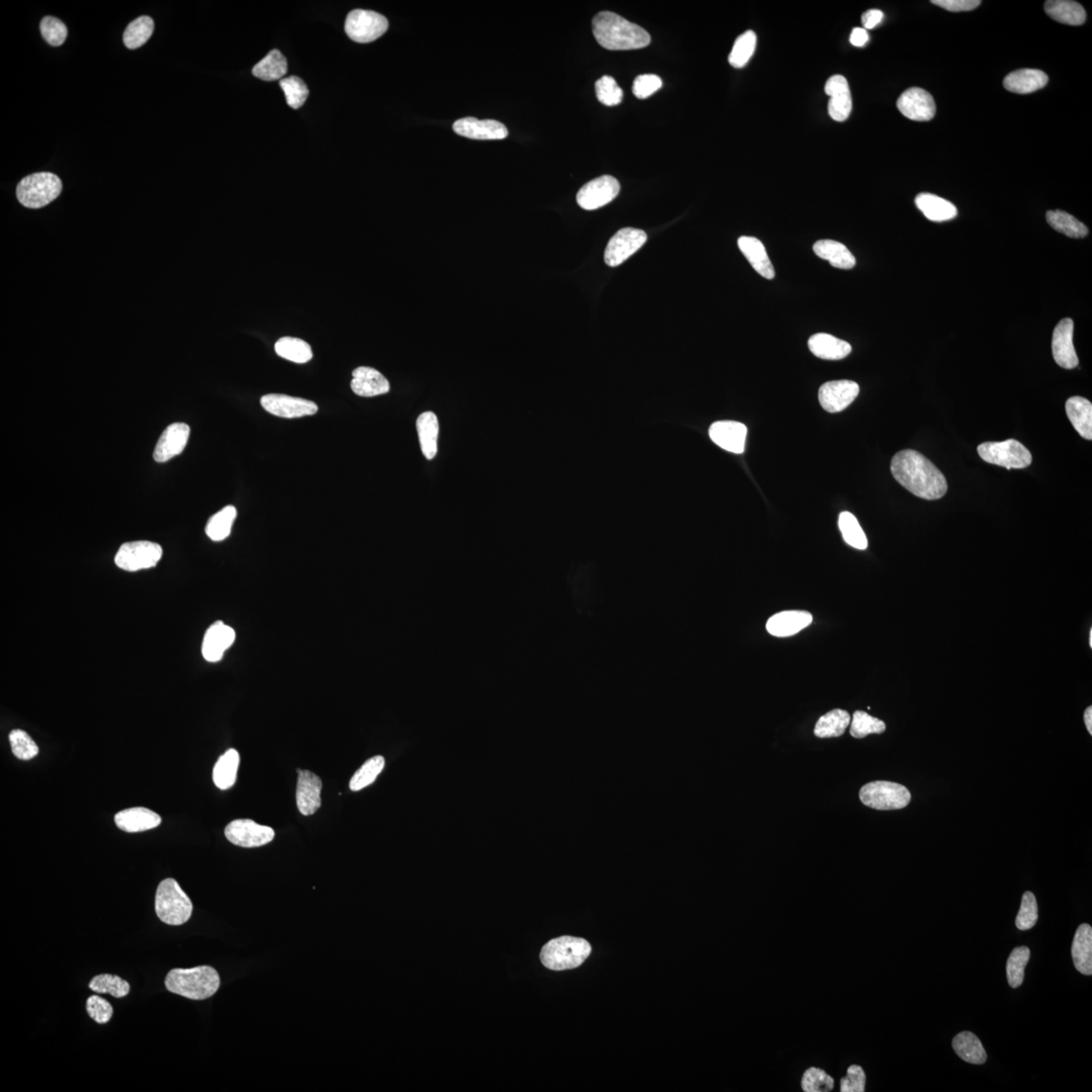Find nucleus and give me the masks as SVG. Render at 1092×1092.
Wrapping results in <instances>:
<instances>
[{"label": "nucleus", "instance_id": "obj_18", "mask_svg": "<svg viewBox=\"0 0 1092 1092\" xmlns=\"http://www.w3.org/2000/svg\"><path fill=\"white\" fill-rule=\"evenodd\" d=\"M1073 330H1075V323L1067 318L1059 322L1053 333V357L1058 366L1065 370H1072L1080 363L1073 345Z\"/></svg>", "mask_w": 1092, "mask_h": 1092}, {"label": "nucleus", "instance_id": "obj_63", "mask_svg": "<svg viewBox=\"0 0 1092 1092\" xmlns=\"http://www.w3.org/2000/svg\"><path fill=\"white\" fill-rule=\"evenodd\" d=\"M1090 648H1092V629L1090 630Z\"/></svg>", "mask_w": 1092, "mask_h": 1092}, {"label": "nucleus", "instance_id": "obj_20", "mask_svg": "<svg viewBox=\"0 0 1092 1092\" xmlns=\"http://www.w3.org/2000/svg\"><path fill=\"white\" fill-rule=\"evenodd\" d=\"M191 428L186 423H174L163 431L156 444L155 462L166 463L182 453L190 439Z\"/></svg>", "mask_w": 1092, "mask_h": 1092}, {"label": "nucleus", "instance_id": "obj_46", "mask_svg": "<svg viewBox=\"0 0 1092 1092\" xmlns=\"http://www.w3.org/2000/svg\"><path fill=\"white\" fill-rule=\"evenodd\" d=\"M1030 949L1026 946L1013 949L1007 963V975L1011 988H1017L1024 983L1025 968L1030 961Z\"/></svg>", "mask_w": 1092, "mask_h": 1092}, {"label": "nucleus", "instance_id": "obj_27", "mask_svg": "<svg viewBox=\"0 0 1092 1092\" xmlns=\"http://www.w3.org/2000/svg\"><path fill=\"white\" fill-rule=\"evenodd\" d=\"M1049 77L1036 69H1021L1010 73L1003 80L1004 89L1017 95L1031 94L1047 85Z\"/></svg>", "mask_w": 1092, "mask_h": 1092}, {"label": "nucleus", "instance_id": "obj_2", "mask_svg": "<svg viewBox=\"0 0 1092 1092\" xmlns=\"http://www.w3.org/2000/svg\"><path fill=\"white\" fill-rule=\"evenodd\" d=\"M592 27L598 43L607 50H637L651 43V36L643 27L615 12H599L593 18Z\"/></svg>", "mask_w": 1092, "mask_h": 1092}, {"label": "nucleus", "instance_id": "obj_13", "mask_svg": "<svg viewBox=\"0 0 1092 1092\" xmlns=\"http://www.w3.org/2000/svg\"><path fill=\"white\" fill-rule=\"evenodd\" d=\"M619 182L611 175H603L580 188L577 195V201L584 210H597L609 204L619 196Z\"/></svg>", "mask_w": 1092, "mask_h": 1092}, {"label": "nucleus", "instance_id": "obj_61", "mask_svg": "<svg viewBox=\"0 0 1092 1092\" xmlns=\"http://www.w3.org/2000/svg\"><path fill=\"white\" fill-rule=\"evenodd\" d=\"M869 40L870 36L868 31L865 30L864 27H855L850 36L851 44L855 46V47H864V46L868 43Z\"/></svg>", "mask_w": 1092, "mask_h": 1092}, {"label": "nucleus", "instance_id": "obj_30", "mask_svg": "<svg viewBox=\"0 0 1092 1092\" xmlns=\"http://www.w3.org/2000/svg\"><path fill=\"white\" fill-rule=\"evenodd\" d=\"M916 206L925 218L933 222H944L956 218L958 210L951 201L942 199L933 193H920L915 199Z\"/></svg>", "mask_w": 1092, "mask_h": 1092}, {"label": "nucleus", "instance_id": "obj_10", "mask_svg": "<svg viewBox=\"0 0 1092 1092\" xmlns=\"http://www.w3.org/2000/svg\"><path fill=\"white\" fill-rule=\"evenodd\" d=\"M389 22L384 16L372 11L356 9L349 12L345 22V32L357 43L366 44L376 41L388 31Z\"/></svg>", "mask_w": 1092, "mask_h": 1092}, {"label": "nucleus", "instance_id": "obj_19", "mask_svg": "<svg viewBox=\"0 0 1092 1092\" xmlns=\"http://www.w3.org/2000/svg\"><path fill=\"white\" fill-rule=\"evenodd\" d=\"M824 91L829 96V116L833 121L845 122L850 117L852 109L849 82L846 77L838 75L829 77Z\"/></svg>", "mask_w": 1092, "mask_h": 1092}, {"label": "nucleus", "instance_id": "obj_31", "mask_svg": "<svg viewBox=\"0 0 1092 1092\" xmlns=\"http://www.w3.org/2000/svg\"><path fill=\"white\" fill-rule=\"evenodd\" d=\"M1075 968L1084 975L1092 974V929L1084 924L1078 927L1071 948Z\"/></svg>", "mask_w": 1092, "mask_h": 1092}, {"label": "nucleus", "instance_id": "obj_42", "mask_svg": "<svg viewBox=\"0 0 1092 1092\" xmlns=\"http://www.w3.org/2000/svg\"><path fill=\"white\" fill-rule=\"evenodd\" d=\"M274 349L279 357L296 363H306L313 358L310 345L298 338H280L275 343Z\"/></svg>", "mask_w": 1092, "mask_h": 1092}, {"label": "nucleus", "instance_id": "obj_37", "mask_svg": "<svg viewBox=\"0 0 1092 1092\" xmlns=\"http://www.w3.org/2000/svg\"><path fill=\"white\" fill-rule=\"evenodd\" d=\"M953 1048L956 1054L964 1061L981 1065L988 1060L983 1043L978 1036L971 1031H962L953 1040Z\"/></svg>", "mask_w": 1092, "mask_h": 1092}, {"label": "nucleus", "instance_id": "obj_45", "mask_svg": "<svg viewBox=\"0 0 1092 1092\" xmlns=\"http://www.w3.org/2000/svg\"><path fill=\"white\" fill-rule=\"evenodd\" d=\"M757 47V35L753 31H746L737 36L732 47L728 62L735 68H743L752 58Z\"/></svg>", "mask_w": 1092, "mask_h": 1092}, {"label": "nucleus", "instance_id": "obj_1", "mask_svg": "<svg viewBox=\"0 0 1092 1092\" xmlns=\"http://www.w3.org/2000/svg\"><path fill=\"white\" fill-rule=\"evenodd\" d=\"M891 473L903 488L921 499H941L948 491V483L941 471L915 450H902L894 455Z\"/></svg>", "mask_w": 1092, "mask_h": 1092}, {"label": "nucleus", "instance_id": "obj_52", "mask_svg": "<svg viewBox=\"0 0 1092 1092\" xmlns=\"http://www.w3.org/2000/svg\"><path fill=\"white\" fill-rule=\"evenodd\" d=\"M801 1087L805 1092H827L835 1087V1080L826 1071L811 1067L804 1072Z\"/></svg>", "mask_w": 1092, "mask_h": 1092}, {"label": "nucleus", "instance_id": "obj_24", "mask_svg": "<svg viewBox=\"0 0 1092 1092\" xmlns=\"http://www.w3.org/2000/svg\"><path fill=\"white\" fill-rule=\"evenodd\" d=\"M813 617L806 611L777 613L767 622L768 633L777 638L792 637L813 624Z\"/></svg>", "mask_w": 1092, "mask_h": 1092}, {"label": "nucleus", "instance_id": "obj_28", "mask_svg": "<svg viewBox=\"0 0 1092 1092\" xmlns=\"http://www.w3.org/2000/svg\"><path fill=\"white\" fill-rule=\"evenodd\" d=\"M737 244L746 260L760 275L767 279L775 278V269L769 260L766 248L759 239L743 236L739 239Z\"/></svg>", "mask_w": 1092, "mask_h": 1092}, {"label": "nucleus", "instance_id": "obj_3", "mask_svg": "<svg viewBox=\"0 0 1092 1092\" xmlns=\"http://www.w3.org/2000/svg\"><path fill=\"white\" fill-rule=\"evenodd\" d=\"M220 984L219 973L211 966L173 969L165 979L168 992L192 1001H204L213 997L218 992Z\"/></svg>", "mask_w": 1092, "mask_h": 1092}, {"label": "nucleus", "instance_id": "obj_26", "mask_svg": "<svg viewBox=\"0 0 1092 1092\" xmlns=\"http://www.w3.org/2000/svg\"><path fill=\"white\" fill-rule=\"evenodd\" d=\"M114 823L124 832H141L160 826L161 818L148 808H133L119 811Z\"/></svg>", "mask_w": 1092, "mask_h": 1092}, {"label": "nucleus", "instance_id": "obj_33", "mask_svg": "<svg viewBox=\"0 0 1092 1092\" xmlns=\"http://www.w3.org/2000/svg\"><path fill=\"white\" fill-rule=\"evenodd\" d=\"M1045 12L1054 21L1064 25L1080 26L1086 20L1085 8L1076 2L1049 0L1045 3Z\"/></svg>", "mask_w": 1092, "mask_h": 1092}, {"label": "nucleus", "instance_id": "obj_4", "mask_svg": "<svg viewBox=\"0 0 1092 1092\" xmlns=\"http://www.w3.org/2000/svg\"><path fill=\"white\" fill-rule=\"evenodd\" d=\"M591 952L592 947L587 939L564 935L551 939L543 946L541 961L551 970L575 969L588 959Z\"/></svg>", "mask_w": 1092, "mask_h": 1092}, {"label": "nucleus", "instance_id": "obj_43", "mask_svg": "<svg viewBox=\"0 0 1092 1092\" xmlns=\"http://www.w3.org/2000/svg\"><path fill=\"white\" fill-rule=\"evenodd\" d=\"M154 32V22L150 17L143 16L136 18L127 27L124 33V43L128 49L135 50L142 47L151 38Z\"/></svg>", "mask_w": 1092, "mask_h": 1092}, {"label": "nucleus", "instance_id": "obj_59", "mask_svg": "<svg viewBox=\"0 0 1092 1092\" xmlns=\"http://www.w3.org/2000/svg\"><path fill=\"white\" fill-rule=\"evenodd\" d=\"M933 4L953 12H970L978 7L980 0H933Z\"/></svg>", "mask_w": 1092, "mask_h": 1092}, {"label": "nucleus", "instance_id": "obj_25", "mask_svg": "<svg viewBox=\"0 0 1092 1092\" xmlns=\"http://www.w3.org/2000/svg\"><path fill=\"white\" fill-rule=\"evenodd\" d=\"M352 390L359 397H376L390 391V382L372 367H357L352 372Z\"/></svg>", "mask_w": 1092, "mask_h": 1092}, {"label": "nucleus", "instance_id": "obj_35", "mask_svg": "<svg viewBox=\"0 0 1092 1092\" xmlns=\"http://www.w3.org/2000/svg\"><path fill=\"white\" fill-rule=\"evenodd\" d=\"M417 431L424 456L428 460L434 459L437 454V439L439 433V423L436 415L430 411L421 414L417 419Z\"/></svg>", "mask_w": 1092, "mask_h": 1092}, {"label": "nucleus", "instance_id": "obj_29", "mask_svg": "<svg viewBox=\"0 0 1092 1092\" xmlns=\"http://www.w3.org/2000/svg\"><path fill=\"white\" fill-rule=\"evenodd\" d=\"M808 347L813 356L826 361H841L852 352V347L847 341L837 339L826 333H818L808 340Z\"/></svg>", "mask_w": 1092, "mask_h": 1092}, {"label": "nucleus", "instance_id": "obj_47", "mask_svg": "<svg viewBox=\"0 0 1092 1092\" xmlns=\"http://www.w3.org/2000/svg\"><path fill=\"white\" fill-rule=\"evenodd\" d=\"M385 764V759L381 755H376V757L367 760L350 780V790L359 791L371 785L384 769Z\"/></svg>", "mask_w": 1092, "mask_h": 1092}, {"label": "nucleus", "instance_id": "obj_32", "mask_svg": "<svg viewBox=\"0 0 1092 1092\" xmlns=\"http://www.w3.org/2000/svg\"><path fill=\"white\" fill-rule=\"evenodd\" d=\"M1066 413L1073 427L1085 439H1092V405L1082 397H1072L1066 402Z\"/></svg>", "mask_w": 1092, "mask_h": 1092}, {"label": "nucleus", "instance_id": "obj_53", "mask_svg": "<svg viewBox=\"0 0 1092 1092\" xmlns=\"http://www.w3.org/2000/svg\"><path fill=\"white\" fill-rule=\"evenodd\" d=\"M595 89L598 100L607 107H614L624 99V90L611 76L605 75L597 80Z\"/></svg>", "mask_w": 1092, "mask_h": 1092}, {"label": "nucleus", "instance_id": "obj_22", "mask_svg": "<svg viewBox=\"0 0 1092 1092\" xmlns=\"http://www.w3.org/2000/svg\"><path fill=\"white\" fill-rule=\"evenodd\" d=\"M748 428L735 421H718L709 428V436L716 445L732 454H743Z\"/></svg>", "mask_w": 1092, "mask_h": 1092}, {"label": "nucleus", "instance_id": "obj_39", "mask_svg": "<svg viewBox=\"0 0 1092 1092\" xmlns=\"http://www.w3.org/2000/svg\"><path fill=\"white\" fill-rule=\"evenodd\" d=\"M252 73L261 80H282L288 73L287 58L279 50L270 51L265 58L253 67Z\"/></svg>", "mask_w": 1092, "mask_h": 1092}, {"label": "nucleus", "instance_id": "obj_50", "mask_svg": "<svg viewBox=\"0 0 1092 1092\" xmlns=\"http://www.w3.org/2000/svg\"><path fill=\"white\" fill-rule=\"evenodd\" d=\"M287 103L290 108L298 109L302 108L308 96V90L306 83L298 76H289L283 78L280 80Z\"/></svg>", "mask_w": 1092, "mask_h": 1092}, {"label": "nucleus", "instance_id": "obj_7", "mask_svg": "<svg viewBox=\"0 0 1092 1092\" xmlns=\"http://www.w3.org/2000/svg\"><path fill=\"white\" fill-rule=\"evenodd\" d=\"M861 803L877 810H896L906 808L911 794L906 787L894 782L875 781L860 790Z\"/></svg>", "mask_w": 1092, "mask_h": 1092}, {"label": "nucleus", "instance_id": "obj_58", "mask_svg": "<svg viewBox=\"0 0 1092 1092\" xmlns=\"http://www.w3.org/2000/svg\"><path fill=\"white\" fill-rule=\"evenodd\" d=\"M866 1081H867V1077H866L863 1068L859 1065H852L847 1068V1076L842 1078L841 1091L864 1092Z\"/></svg>", "mask_w": 1092, "mask_h": 1092}, {"label": "nucleus", "instance_id": "obj_23", "mask_svg": "<svg viewBox=\"0 0 1092 1092\" xmlns=\"http://www.w3.org/2000/svg\"><path fill=\"white\" fill-rule=\"evenodd\" d=\"M297 785V805L303 815H312L321 808L322 780L311 771H299Z\"/></svg>", "mask_w": 1092, "mask_h": 1092}, {"label": "nucleus", "instance_id": "obj_21", "mask_svg": "<svg viewBox=\"0 0 1092 1092\" xmlns=\"http://www.w3.org/2000/svg\"><path fill=\"white\" fill-rule=\"evenodd\" d=\"M454 130L458 135L473 140H503L508 137L505 124L485 119L480 121L476 118H463L454 124Z\"/></svg>", "mask_w": 1092, "mask_h": 1092}, {"label": "nucleus", "instance_id": "obj_57", "mask_svg": "<svg viewBox=\"0 0 1092 1092\" xmlns=\"http://www.w3.org/2000/svg\"><path fill=\"white\" fill-rule=\"evenodd\" d=\"M662 86V81L658 75H643L635 78L633 91L638 99H646L660 90Z\"/></svg>", "mask_w": 1092, "mask_h": 1092}, {"label": "nucleus", "instance_id": "obj_36", "mask_svg": "<svg viewBox=\"0 0 1092 1092\" xmlns=\"http://www.w3.org/2000/svg\"><path fill=\"white\" fill-rule=\"evenodd\" d=\"M239 764H240V755L236 750L230 749L221 755L213 771V780L219 789L227 790L234 786L237 780Z\"/></svg>", "mask_w": 1092, "mask_h": 1092}, {"label": "nucleus", "instance_id": "obj_56", "mask_svg": "<svg viewBox=\"0 0 1092 1092\" xmlns=\"http://www.w3.org/2000/svg\"><path fill=\"white\" fill-rule=\"evenodd\" d=\"M86 1011L92 1020L100 1025L107 1024L114 1013L112 1004L99 995H92L87 999Z\"/></svg>", "mask_w": 1092, "mask_h": 1092}, {"label": "nucleus", "instance_id": "obj_55", "mask_svg": "<svg viewBox=\"0 0 1092 1092\" xmlns=\"http://www.w3.org/2000/svg\"><path fill=\"white\" fill-rule=\"evenodd\" d=\"M40 30L43 38L54 47L63 45L68 36L66 24L54 17H44L41 21Z\"/></svg>", "mask_w": 1092, "mask_h": 1092}, {"label": "nucleus", "instance_id": "obj_9", "mask_svg": "<svg viewBox=\"0 0 1092 1092\" xmlns=\"http://www.w3.org/2000/svg\"><path fill=\"white\" fill-rule=\"evenodd\" d=\"M163 555V547L158 543L145 541L126 542L119 547L114 563L124 570L138 571L154 568Z\"/></svg>", "mask_w": 1092, "mask_h": 1092}, {"label": "nucleus", "instance_id": "obj_49", "mask_svg": "<svg viewBox=\"0 0 1092 1092\" xmlns=\"http://www.w3.org/2000/svg\"><path fill=\"white\" fill-rule=\"evenodd\" d=\"M886 730V723L871 716L867 712L856 711L852 716L850 734L855 739H864L872 734H883Z\"/></svg>", "mask_w": 1092, "mask_h": 1092}, {"label": "nucleus", "instance_id": "obj_15", "mask_svg": "<svg viewBox=\"0 0 1092 1092\" xmlns=\"http://www.w3.org/2000/svg\"><path fill=\"white\" fill-rule=\"evenodd\" d=\"M260 402L265 411L282 418L312 416L318 412V405L312 400L290 397L287 395H265L261 398Z\"/></svg>", "mask_w": 1092, "mask_h": 1092}, {"label": "nucleus", "instance_id": "obj_48", "mask_svg": "<svg viewBox=\"0 0 1092 1092\" xmlns=\"http://www.w3.org/2000/svg\"><path fill=\"white\" fill-rule=\"evenodd\" d=\"M90 988L96 993H109L114 997L122 998L130 993V984L121 977L110 974H100L90 981Z\"/></svg>", "mask_w": 1092, "mask_h": 1092}, {"label": "nucleus", "instance_id": "obj_62", "mask_svg": "<svg viewBox=\"0 0 1092 1092\" xmlns=\"http://www.w3.org/2000/svg\"><path fill=\"white\" fill-rule=\"evenodd\" d=\"M1085 722L1090 735H1092V707L1090 706L1085 712Z\"/></svg>", "mask_w": 1092, "mask_h": 1092}, {"label": "nucleus", "instance_id": "obj_44", "mask_svg": "<svg viewBox=\"0 0 1092 1092\" xmlns=\"http://www.w3.org/2000/svg\"><path fill=\"white\" fill-rule=\"evenodd\" d=\"M838 527L847 545L860 551H865L868 547L867 536L854 515L850 512L841 513L838 517Z\"/></svg>", "mask_w": 1092, "mask_h": 1092}, {"label": "nucleus", "instance_id": "obj_41", "mask_svg": "<svg viewBox=\"0 0 1092 1092\" xmlns=\"http://www.w3.org/2000/svg\"><path fill=\"white\" fill-rule=\"evenodd\" d=\"M237 517V510L234 506L225 507L218 513L211 516L206 523V533L213 541H225L231 533L233 523Z\"/></svg>", "mask_w": 1092, "mask_h": 1092}, {"label": "nucleus", "instance_id": "obj_38", "mask_svg": "<svg viewBox=\"0 0 1092 1092\" xmlns=\"http://www.w3.org/2000/svg\"><path fill=\"white\" fill-rule=\"evenodd\" d=\"M851 716L842 709H835L824 714L820 717L814 728L815 736L819 739H828V737H838L845 734L847 727L850 726Z\"/></svg>", "mask_w": 1092, "mask_h": 1092}, {"label": "nucleus", "instance_id": "obj_54", "mask_svg": "<svg viewBox=\"0 0 1092 1092\" xmlns=\"http://www.w3.org/2000/svg\"><path fill=\"white\" fill-rule=\"evenodd\" d=\"M1038 919V903L1034 893L1026 891L1022 898L1021 909L1016 920L1017 928L1021 930L1031 929L1035 927Z\"/></svg>", "mask_w": 1092, "mask_h": 1092}, {"label": "nucleus", "instance_id": "obj_6", "mask_svg": "<svg viewBox=\"0 0 1092 1092\" xmlns=\"http://www.w3.org/2000/svg\"><path fill=\"white\" fill-rule=\"evenodd\" d=\"M62 182L56 174L40 172L22 178L17 184L18 201L29 209H41L61 195Z\"/></svg>", "mask_w": 1092, "mask_h": 1092}, {"label": "nucleus", "instance_id": "obj_11", "mask_svg": "<svg viewBox=\"0 0 1092 1092\" xmlns=\"http://www.w3.org/2000/svg\"><path fill=\"white\" fill-rule=\"evenodd\" d=\"M225 836L235 846L258 847L274 841L273 827L261 826L251 819H236L225 828Z\"/></svg>", "mask_w": 1092, "mask_h": 1092}, {"label": "nucleus", "instance_id": "obj_14", "mask_svg": "<svg viewBox=\"0 0 1092 1092\" xmlns=\"http://www.w3.org/2000/svg\"><path fill=\"white\" fill-rule=\"evenodd\" d=\"M859 393L860 386L855 381H832L820 386L818 400L827 412L838 413L849 407Z\"/></svg>", "mask_w": 1092, "mask_h": 1092}, {"label": "nucleus", "instance_id": "obj_60", "mask_svg": "<svg viewBox=\"0 0 1092 1092\" xmlns=\"http://www.w3.org/2000/svg\"><path fill=\"white\" fill-rule=\"evenodd\" d=\"M884 13L879 9H870L861 16V24L865 30H872L882 22Z\"/></svg>", "mask_w": 1092, "mask_h": 1092}, {"label": "nucleus", "instance_id": "obj_40", "mask_svg": "<svg viewBox=\"0 0 1092 1092\" xmlns=\"http://www.w3.org/2000/svg\"><path fill=\"white\" fill-rule=\"evenodd\" d=\"M1046 219L1050 226L1057 232L1066 235L1071 238H1085L1089 234V229L1084 223L1078 221L1075 216L1069 215L1063 211H1049L1046 215Z\"/></svg>", "mask_w": 1092, "mask_h": 1092}, {"label": "nucleus", "instance_id": "obj_8", "mask_svg": "<svg viewBox=\"0 0 1092 1092\" xmlns=\"http://www.w3.org/2000/svg\"><path fill=\"white\" fill-rule=\"evenodd\" d=\"M977 451L984 462L1007 469L1025 468L1033 462L1030 450L1016 439L985 442L978 446Z\"/></svg>", "mask_w": 1092, "mask_h": 1092}, {"label": "nucleus", "instance_id": "obj_5", "mask_svg": "<svg viewBox=\"0 0 1092 1092\" xmlns=\"http://www.w3.org/2000/svg\"><path fill=\"white\" fill-rule=\"evenodd\" d=\"M192 902L177 880L168 878L159 884L155 897L156 915L169 925H182L191 919Z\"/></svg>", "mask_w": 1092, "mask_h": 1092}, {"label": "nucleus", "instance_id": "obj_51", "mask_svg": "<svg viewBox=\"0 0 1092 1092\" xmlns=\"http://www.w3.org/2000/svg\"><path fill=\"white\" fill-rule=\"evenodd\" d=\"M12 754L22 761H29L39 754V746L33 739L22 730H13L9 734Z\"/></svg>", "mask_w": 1092, "mask_h": 1092}, {"label": "nucleus", "instance_id": "obj_17", "mask_svg": "<svg viewBox=\"0 0 1092 1092\" xmlns=\"http://www.w3.org/2000/svg\"><path fill=\"white\" fill-rule=\"evenodd\" d=\"M236 633L231 626L222 621H216L206 631L202 640L201 653L205 660L218 662L222 660L227 649L233 646Z\"/></svg>", "mask_w": 1092, "mask_h": 1092}, {"label": "nucleus", "instance_id": "obj_16", "mask_svg": "<svg viewBox=\"0 0 1092 1092\" xmlns=\"http://www.w3.org/2000/svg\"><path fill=\"white\" fill-rule=\"evenodd\" d=\"M897 109L903 116L916 122L930 121L937 110L933 96L919 87L903 92L897 100Z\"/></svg>", "mask_w": 1092, "mask_h": 1092}, {"label": "nucleus", "instance_id": "obj_34", "mask_svg": "<svg viewBox=\"0 0 1092 1092\" xmlns=\"http://www.w3.org/2000/svg\"><path fill=\"white\" fill-rule=\"evenodd\" d=\"M813 251L822 260H827L833 267L841 269H852L856 265V258L844 244L833 240H819L813 245Z\"/></svg>", "mask_w": 1092, "mask_h": 1092}, {"label": "nucleus", "instance_id": "obj_12", "mask_svg": "<svg viewBox=\"0 0 1092 1092\" xmlns=\"http://www.w3.org/2000/svg\"><path fill=\"white\" fill-rule=\"evenodd\" d=\"M648 240L646 232L634 228L619 230L610 239L606 247L604 260L607 265L619 266L638 252Z\"/></svg>", "mask_w": 1092, "mask_h": 1092}]
</instances>
